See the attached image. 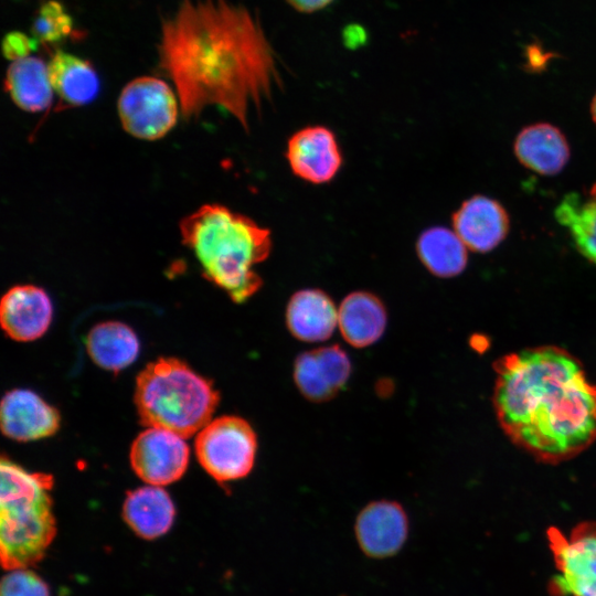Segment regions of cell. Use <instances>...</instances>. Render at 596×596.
Wrapping results in <instances>:
<instances>
[{"label": "cell", "mask_w": 596, "mask_h": 596, "mask_svg": "<svg viewBox=\"0 0 596 596\" xmlns=\"http://www.w3.org/2000/svg\"><path fill=\"white\" fill-rule=\"evenodd\" d=\"M257 436L242 417L225 415L206 424L195 438V454L204 470L219 482L246 477L253 469Z\"/></svg>", "instance_id": "8992f818"}, {"label": "cell", "mask_w": 596, "mask_h": 596, "mask_svg": "<svg viewBox=\"0 0 596 596\" xmlns=\"http://www.w3.org/2000/svg\"><path fill=\"white\" fill-rule=\"evenodd\" d=\"M174 513L169 493L152 485L130 491L123 505L126 523L137 535L147 540L168 532L173 523Z\"/></svg>", "instance_id": "ffe728a7"}, {"label": "cell", "mask_w": 596, "mask_h": 596, "mask_svg": "<svg viewBox=\"0 0 596 596\" xmlns=\"http://www.w3.org/2000/svg\"><path fill=\"white\" fill-rule=\"evenodd\" d=\"M117 110L127 134L153 141L171 131L181 109L175 91L167 82L153 76H140L124 86Z\"/></svg>", "instance_id": "52a82bcc"}, {"label": "cell", "mask_w": 596, "mask_h": 596, "mask_svg": "<svg viewBox=\"0 0 596 596\" xmlns=\"http://www.w3.org/2000/svg\"><path fill=\"white\" fill-rule=\"evenodd\" d=\"M47 71L58 98L56 110L85 106L98 95L99 77L87 60L56 50L47 63Z\"/></svg>", "instance_id": "ac0fdd59"}, {"label": "cell", "mask_w": 596, "mask_h": 596, "mask_svg": "<svg viewBox=\"0 0 596 596\" xmlns=\"http://www.w3.org/2000/svg\"><path fill=\"white\" fill-rule=\"evenodd\" d=\"M134 400L142 425L190 438L211 422L220 394L187 363L160 358L138 374Z\"/></svg>", "instance_id": "5b68a950"}, {"label": "cell", "mask_w": 596, "mask_h": 596, "mask_svg": "<svg viewBox=\"0 0 596 596\" xmlns=\"http://www.w3.org/2000/svg\"><path fill=\"white\" fill-rule=\"evenodd\" d=\"M36 44L39 43L34 38H29L19 31H12L3 38L2 53L7 60L13 62L30 56Z\"/></svg>", "instance_id": "4316f807"}, {"label": "cell", "mask_w": 596, "mask_h": 596, "mask_svg": "<svg viewBox=\"0 0 596 596\" xmlns=\"http://www.w3.org/2000/svg\"><path fill=\"white\" fill-rule=\"evenodd\" d=\"M590 114H592L593 121L596 125V94L594 95V97L592 99Z\"/></svg>", "instance_id": "f1b7e54d"}, {"label": "cell", "mask_w": 596, "mask_h": 596, "mask_svg": "<svg viewBox=\"0 0 596 596\" xmlns=\"http://www.w3.org/2000/svg\"><path fill=\"white\" fill-rule=\"evenodd\" d=\"M71 15L57 0L41 3L32 22L31 33L39 44L55 45L73 34Z\"/></svg>", "instance_id": "d4e9b609"}, {"label": "cell", "mask_w": 596, "mask_h": 596, "mask_svg": "<svg viewBox=\"0 0 596 596\" xmlns=\"http://www.w3.org/2000/svg\"><path fill=\"white\" fill-rule=\"evenodd\" d=\"M92 360L100 368L119 371L131 364L139 353L135 331L120 321H104L94 326L86 337Z\"/></svg>", "instance_id": "7402d4cb"}, {"label": "cell", "mask_w": 596, "mask_h": 596, "mask_svg": "<svg viewBox=\"0 0 596 596\" xmlns=\"http://www.w3.org/2000/svg\"><path fill=\"white\" fill-rule=\"evenodd\" d=\"M513 149L522 166L542 175L561 172L571 153L564 134L549 123L524 127L518 134Z\"/></svg>", "instance_id": "e0dca14e"}, {"label": "cell", "mask_w": 596, "mask_h": 596, "mask_svg": "<svg viewBox=\"0 0 596 596\" xmlns=\"http://www.w3.org/2000/svg\"><path fill=\"white\" fill-rule=\"evenodd\" d=\"M53 306L47 292L35 285L11 287L0 302V322L8 337L15 341H33L49 329Z\"/></svg>", "instance_id": "4fadbf2b"}, {"label": "cell", "mask_w": 596, "mask_h": 596, "mask_svg": "<svg viewBox=\"0 0 596 596\" xmlns=\"http://www.w3.org/2000/svg\"><path fill=\"white\" fill-rule=\"evenodd\" d=\"M157 51L187 119L216 106L248 130L251 115L283 87L259 18L232 0H181L161 21Z\"/></svg>", "instance_id": "6da1fadb"}, {"label": "cell", "mask_w": 596, "mask_h": 596, "mask_svg": "<svg viewBox=\"0 0 596 596\" xmlns=\"http://www.w3.org/2000/svg\"><path fill=\"white\" fill-rule=\"evenodd\" d=\"M423 265L435 276L449 278L464 272L467 246L454 230L435 226L424 231L416 243Z\"/></svg>", "instance_id": "603a6c76"}, {"label": "cell", "mask_w": 596, "mask_h": 596, "mask_svg": "<svg viewBox=\"0 0 596 596\" xmlns=\"http://www.w3.org/2000/svg\"><path fill=\"white\" fill-rule=\"evenodd\" d=\"M453 227L468 249L487 253L507 237L510 219L497 200L476 194L453 214Z\"/></svg>", "instance_id": "9a60e30c"}, {"label": "cell", "mask_w": 596, "mask_h": 596, "mask_svg": "<svg viewBox=\"0 0 596 596\" xmlns=\"http://www.w3.org/2000/svg\"><path fill=\"white\" fill-rule=\"evenodd\" d=\"M555 216L570 232L578 252L596 266V200L582 202L576 194H568L556 207Z\"/></svg>", "instance_id": "cb8c5ba5"}, {"label": "cell", "mask_w": 596, "mask_h": 596, "mask_svg": "<svg viewBox=\"0 0 596 596\" xmlns=\"http://www.w3.org/2000/svg\"><path fill=\"white\" fill-rule=\"evenodd\" d=\"M589 195L592 199L596 200V182H594L593 185L590 187Z\"/></svg>", "instance_id": "f546056e"}, {"label": "cell", "mask_w": 596, "mask_h": 596, "mask_svg": "<svg viewBox=\"0 0 596 596\" xmlns=\"http://www.w3.org/2000/svg\"><path fill=\"white\" fill-rule=\"evenodd\" d=\"M409 521L396 501L377 500L368 503L356 515L354 535L362 553L383 560L396 555L404 546Z\"/></svg>", "instance_id": "8fae6325"}, {"label": "cell", "mask_w": 596, "mask_h": 596, "mask_svg": "<svg viewBox=\"0 0 596 596\" xmlns=\"http://www.w3.org/2000/svg\"><path fill=\"white\" fill-rule=\"evenodd\" d=\"M183 245L199 263L203 277L232 301L243 304L262 287L254 267L272 251L270 231L251 217L216 203L201 205L180 222Z\"/></svg>", "instance_id": "3957f363"}, {"label": "cell", "mask_w": 596, "mask_h": 596, "mask_svg": "<svg viewBox=\"0 0 596 596\" xmlns=\"http://www.w3.org/2000/svg\"><path fill=\"white\" fill-rule=\"evenodd\" d=\"M286 326L296 339L321 342L338 326V308L323 290L308 288L295 292L286 307Z\"/></svg>", "instance_id": "2e32d148"}, {"label": "cell", "mask_w": 596, "mask_h": 596, "mask_svg": "<svg viewBox=\"0 0 596 596\" xmlns=\"http://www.w3.org/2000/svg\"><path fill=\"white\" fill-rule=\"evenodd\" d=\"M292 9L301 13H313L329 7L334 0H285Z\"/></svg>", "instance_id": "83f0119b"}, {"label": "cell", "mask_w": 596, "mask_h": 596, "mask_svg": "<svg viewBox=\"0 0 596 596\" xmlns=\"http://www.w3.org/2000/svg\"><path fill=\"white\" fill-rule=\"evenodd\" d=\"M493 404L513 444L558 464L596 440V386L566 350L543 345L507 354L493 364Z\"/></svg>", "instance_id": "7a4b0ae2"}, {"label": "cell", "mask_w": 596, "mask_h": 596, "mask_svg": "<svg viewBox=\"0 0 596 596\" xmlns=\"http://www.w3.org/2000/svg\"><path fill=\"white\" fill-rule=\"evenodd\" d=\"M189 455V446L183 437L170 430L149 427L134 440L130 464L146 483L166 486L183 476Z\"/></svg>", "instance_id": "9c48e42d"}, {"label": "cell", "mask_w": 596, "mask_h": 596, "mask_svg": "<svg viewBox=\"0 0 596 596\" xmlns=\"http://www.w3.org/2000/svg\"><path fill=\"white\" fill-rule=\"evenodd\" d=\"M0 553L6 570L39 562L56 533L50 491L53 476L0 462Z\"/></svg>", "instance_id": "277c9868"}, {"label": "cell", "mask_w": 596, "mask_h": 596, "mask_svg": "<svg viewBox=\"0 0 596 596\" xmlns=\"http://www.w3.org/2000/svg\"><path fill=\"white\" fill-rule=\"evenodd\" d=\"M4 89L15 106L28 113L50 108L54 95L47 64L36 56L11 62L6 72Z\"/></svg>", "instance_id": "44dd1931"}, {"label": "cell", "mask_w": 596, "mask_h": 596, "mask_svg": "<svg viewBox=\"0 0 596 596\" xmlns=\"http://www.w3.org/2000/svg\"><path fill=\"white\" fill-rule=\"evenodd\" d=\"M0 425L3 435L11 439L36 440L56 433L60 413L32 391L15 389L1 401Z\"/></svg>", "instance_id": "5bb4252c"}, {"label": "cell", "mask_w": 596, "mask_h": 596, "mask_svg": "<svg viewBox=\"0 0 596 596\" xmlns=\"http://www.w3.org/2000/svg\"><path fill=\"white\" fill-rule=\"evenodd\" d=\"M387 323L386 308L372 292L353 291L338 308V327L342 338L354 348L375 343Z\"/></svg>", "instance_id": "d6986e66"}, {"label": "cell", "mask_w": 596, "mask_h": 596, "mask_svg": "<svg viewBox=\"0 0 596 596\" xmlns=\"http://www.w3.org/2000/svg\"><path fill=\"white\" fill-rule=\"evenodd\" d=\"M1 596H50L45 583L26 568L10 570L1 583Z\"/></svg>", "instance_id": "484cf974"}, {"label": "cell", "mask_w": 596, "mask_h": 596, "mask_svg": "<svg viewBox=\"0 0 596 596\" xmlns=\"http://www.w3.org/2000/svg\"><path fill=\"white\" fill-rule=\"evenodd\" d=\"M286 158L295 175L313 184L331 181L342 164L336 136L323 126L296 131L288 140Z\"/></svg>", "instance_id": "7c38bea8"}, {"label": "cell", "mask_w": 596, "mask_h": 596, "mask_svg": "<svg viewBox=\"0 0 596 596\" xmlns=\"http://www.w3.org/2000/svg\"><path fill=\"white\" fill-rule=\"evenodd\" d=\"M352 364L338 344L300 353L292 368L294 382L300 394L315 403L336 397L347 385Z\"/></svg>", "instance_id": "30bf717a"}, {"label": "cell", "mask_w": 596, "mask_h": 596, "mask_svg": "<svg viewBox=\"0 0 596 596\" xmlns=\"http://www.w3.org/2000/svg\"><path fill=\"white\" fill-rule=\"evenodd\" d=\"M560 575L551 583L555 595L596 596V522H582L570 536L557 528L546 531Z\"/></svg>", "instance_id": "ba28073f"}]
</instances>
